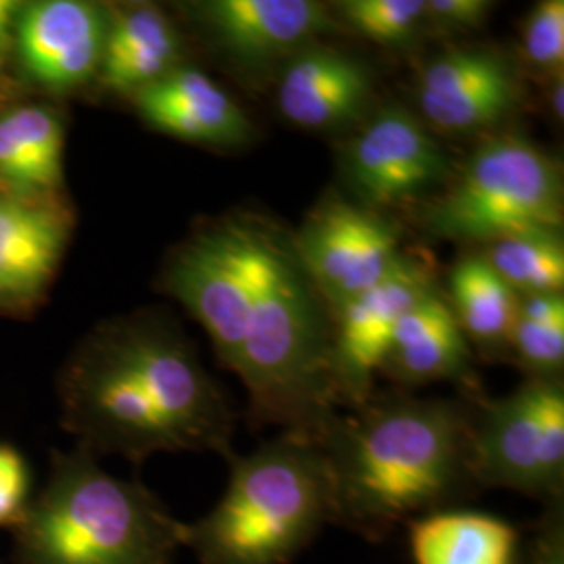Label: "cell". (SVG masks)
I'll use <instances>...</instances> for the list:
<instances>
[{"mask_svg":"<svg viewBox=\"0 0 564 564\" xmlns=\"http://www.w3.org/2000/svg\"><path fill=\"white\" fill-rule=\"evenodd\" d=\"M160 284L241 379L251 423L318 444L341 405L333 314L303 268L293 230L242 209L205 220L172 249Z\"/></svg>","mask_w":564,"mask_h":564,"instance_id":"obj_1","label":"cell"},{"mask_svg":"<svg viewBox=\"0 0 564 564\" xmlns=\"http://www.w3.org/2000/svg\"><path fill=\"white\" fill-rule=\"evenodd\" d=\"M61 426L93 456L232 454L235 412L170 316L141 310L93 328L57 377Z\"/></svg>","mask_w":564,"mask_h":564,"instance_id":"obj_2","label":"cell"},{"mask_svg":"<svg viewBox=\"0 0 564 564\" xmlns=\"http://www.w3.org/2000/svg\"><path fill=\"white\" fill-rule=\"evenodd\" d=\"M470 429L468 408L452 400L370 395L337 414L318 440L333 524L383 542L402 524L456 508L479 489Z\"/></svg>","mask_w":564,"mask_h":564,"instance_id":"obj_3","label":"cell"},{"mask_svg":"<svg viewBox=\"0 0 564 564\" xmlns=\"http://www.w3.org/2000/svg\"><path fill=\"white\" fill-rule=\"evenodd\" d=\"M186 523L141 481L76 447L53 452L46 484L13 533L15 564H174Z\"/></svg>","mask_w":564,"mask_h":564,"instance_id":"obj_4","label":"cell"},{"mask_svg":"<svg viewBox=\"0 0 564 564\" xmlns=\"http://www.w3.org/2000/svg\"><path fill=\"white\" fill-rule=\"evenodd\" d=\"M333 524L330 479L316 442L284 435L230 458L220 502L186 523L199 564H291Z\"/></svg>","mask_w":564,"mask_h":564,"instance_id":"obj_5","label":"cell"},{"mask_svg":"<svg viewBox=\"0 0 564 564\" xmlns=\"http://www.w3.org/2000/svg\"><path fill=\"white\" fill-rule=\"evenodd\" d=\"M563 218L561 163L521 134H498L426 205L423 228L445 241L491 245L531 230L561 232Z\"/></svg>","mask_w":564,"mask_h":564,"instance_id":"obj_6","label":"cell"},{"mask_svg":"<svg viewBox=\"0 0 564 564\" xmlns=\"http://www.w3.org/2000/svg\"><path fill=\"white\" fill-rule=\"evenodd\" d=\"M470 473L479 489L502 487L545 506L564 500V384L527 379L485 402L470 429Z\"/></svg>","mask_w":564,"mask_h":564,"instance_id":"obj_7","label":"cell"},{"mask_svg":"<svg viewBox=\"0 0 564 564\" xmlns=\"http://www.w3.org/2000/svg\"><path fill=\"white\" fill-rule=\"evenodd\" d=\"M293 242L330 314L383 281L405 253L400 224L339 197L314 207Z\"/></svg>","mask_w":564,"mask_h":564,"instance_id":"obj_8","label":"cell"},{"mask_svg":"<svg viewBox=\"0 0 564 564\" xmlns=\"http://www.w3.org/2000/svg\"><path fill=\"white\" fill-rule=\"evenodd\" d=\"M188 13L224 61L245 80L279 76L305 46L335 34L330 4L318 0H205Z\"/></svg>","mask_w":564,"mask_h":564,"instance_id":"obj_9","label":"cell"},{"mask_svg":"<svg viewBox=\"0 0 564 564\" xmlns=\"http://www.w3.org/2000/svg\"><path fill=\"white\" fill-rule=\"evenodd\" d=\"M341 167L358 203L384 214L444 182L449 158L416 113L391 102L364 120Z\"/></svg>","mask_w":564,"mask_h":564,"instance_id":"obj_10","label":"cell"},{"mask_svg":"<svg viewBox=\"0 0 564 564\" xmlns=\"http://www.w3.org/2000/svg\"><path fill=\"white\" fill-rule=\"evenodd\" d=\"M435 286L431 262L405 251L383 281L333 314V368L341 405L356 408L372 395L375 375L403 314Z\"/></svg>","mask_w":564,"mask_h":564,"instance_id":"obj_11","label":"cell"},{"mask_svg":"<svg viewBox=\"0 0 564 564\" xmlns=\"http://www.w3.org/2000/svg\"><path fill=\"white\" fill-rule=\"evenodd\" d=\"M414 93L433 130L464 137L500 126L521 101V82L502 51L458 46L424 65Z\"/></svg>","mask_w":564,"mask_h":564,"instance_id":"obj_12","label":"cell"},{"mask_svg":"<svg viewBox=\"0 0 564 564\" xmlns=\"http://www.w3.org/2000/svg\"><path fill=\"white\" fill-rule=\"evenodd\" d=\"M111 11L84 0H42L21 7L15 42L28 76L67 93L93 80L101 67Z\"/></svg>","mask_w":564,"mask_h":564,"instance_id":"obj_13","label":"cell"},{"mask_svg":"<svg viewBox=\"0 0 564 564\" xmlns=\"http://www.w3.org/2000/svg\"><path fill=\"white\" fill-rule=\"evenodd\" d=\"M375 78L360 57L314 42L284 63L276 76L282 118L303 130H341L368 118Z\"/></svg>","mask_w":564,"mask_h":564,"instance_id":"obj_14","label":"cell"},{"mask_svg":"<svg viewBox=\"0 0 564 564\" xmlns=\"http://www.w3.org/2000/svg\"><path fill=\"white\" fill-rule=\"evenodd\" d=\"M59 195H0V310H30L53 281L72 232Z\"/></svg>","mask_w":564,"mask_h":564,"instance_id":"obj_15","label":"cell"},{"mask_svg":"<svg viewBox=\"0 0 564 564\" xmlns=\"http://www.w3.org/2000/svg\"><path fill=\"white\" fill-rule=\"evenodd\" d=\"M142 120L181 141L237 147L253 126L218 82L197 67L181 65L132 97Z\"/></svg>","mask_w":564,"mask_h":564,"instance_id":"obj_16","label":"cell"},{"mask_svg":"<svg viewBox=\"0 0 564 564\" xmlns=\"http://www.w3.org/2000/svg\"><path fill=\"white\" fill-rule=\"evenodd\" d=\"M379 375L403 387L442 381L473 387V349L440 286L403 314Z\"/></svg>","mask_w":564,"mask_h":564,"instance_id":"obj_17","label":"cell"},{"mask_svg":"<svg viewBox=\"0 0 564 564\" xmlns=\"http://www.w3.org/2000/svg\"><path fill=\"white\" fill-rule=\"evenodd\" d=\"M182 36L155 4H130L111 11L99 80L118 95L134 97L181 67Z\"/></svg>","mask_w":564,"mask_h":564,"instance_id":"obj_18","label":"cell"},{"mask_svg":"<svg viewBox=\"0 0 564 564\" xmlns=\"http://www.w3.org/2000/svg\"><path fill=\"white\" fill-rule=\"evenodd\" d=\"M63 121L42 105H21L0 116V182L21 197L59 195Z\"/></svg>","mask_w":564,"mask_h":564,"instance_id":"obj_19","label":"cell"},{"mask_svg":"<svg viewBox=\"0 0 564 564\" xmlns=\"http://www.w3.org/2000/svg\"><path fill=\"white\" fill-rule=\"evenodd\" d=\"M408 527L414 564H519V531L500 517L449 508Z\"/></svg>","mask_w":564,"mask_h":564,"instance_id":"obj_20","label":"cell"},{"mask_svg":"<svg viewBox=\"0 0 564 564\" xmlns=\"http://www.w3.org/2000/svg\"><path fill=\"white\" fill-rule=\"evenodd\" d=\"M447 302L468 343H475L485 354L506 349L519 295L481 253H468L454 263L449 270Z\"/></svg>","mask_w":564,"mask_h":564,"instance_id":"obj_21","label":"cell"},{"mask_svg":"<svg viewBox=\"0 0 564 564\" xmlns=\"http://www.w3.org/2000/svg\"><path fill=\"white\" fill-rule=\"evenodd\" d=\"M485 260L519 295L563 293L564 245L556 230H531L487 245Z\"/></svg>","mask_w":564,"mask_h":564,"instance_id":"obj_22","label":"cell"},{"mask_svg":"<svg viewBox=\"0 0 564 564\" xmlns=\"http://www.w3.org/2000/svg\"><path fill=\"white\" fill-rule=\"evenodd\" d=\"M506 349L529 379L561 377L564 364V295L519 297Z\"/></svg>","mask_w":564,"mask_h":564,"instance_id":"obj_23","label":"cell"},{"mask_svg":"<svg viewBox=\"0 0 564 564\" xmlns=\"http://www.w3.org/2000/svg\"><path fill=\"white\" fill-rule=\"evenodd\" d=\"M339 28L384 48H410L426 30L424 0H343L330 4Z\"/></svg>","mask_w":564,"mask_h":564,"instance_id":"obj_24","label":"cell"},{"mask_svg":"<svg viewBox=\"0 0 564 564\" xmlns=\"http://www.w3.org/2000/svg\"><path fill=\"white\" fill-rule=\"evenodd\" d=\"M523 53L529 67L547 80L563 76V0H542L531 9L524 20Z\"/></svg>","mask_w":564,"mask_h":564,"instance_id":"obj_25","label":"cell"},{"mask_svg":"<svg viewBox=\"0 0 564 564\" xmlns=\"http://www.w3.org/2000/svg\"><path fill=\"white\" fill-rule=\"evenodd\" d=\"M30 468L20 449L0 444V529H15L30 506Z\"/></svg>","mask_w":564,"mask_h":564,"instance_id":"obj_26","label":"cell"},{"mask_svg":"<svg viewBox=\"0 0 564 564\" xmlns=\"http://www.w3.org/2000/svg\"><path fill=\"white\" fill-rule=\"evenodd\" d=\"M494 7L487 0H424V25L440 34H470L484 28Z\"/></svg>","mask_w":564,"mask_h":564,"instance_id":"obj_27","label":"cell"},{"mask_svg":"<svg viewBox=\"0 0 564 564\" xmlns=\"http://www.w3.org/2000/svg\"><path fill=\"white\" fill-rule=\"evenodd\" d=\"M21 4L15 0H0V61L9 44L15 39V25L20 18Z\"/></svg>","mask_w":564,"mask_h":564,"instance_id":"obj_28","label":"cell"},{"mask_svg":"<svg viewBox=\"0 0 564 564\" xmlns=\"http://www.w3.org/2000/svg\"><path fill=\"white\" fill-rule=\"evenodd\" d=\"M563 76L547 80V107L554 113V118H558V121L563 120Z\"/></svg>","mask_w":564,"mask_h":564,"instance_id":"obj_29","label":"cell"}]
</instances>
